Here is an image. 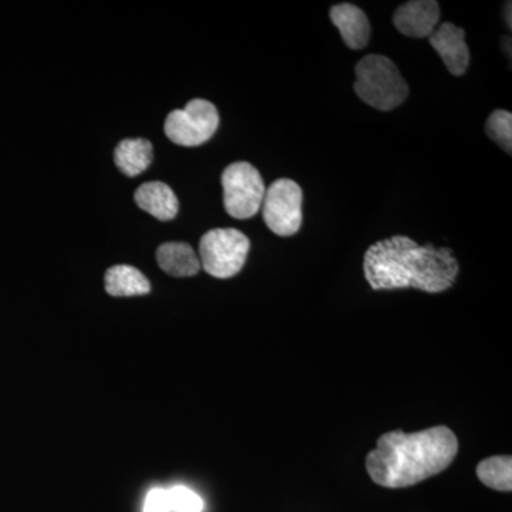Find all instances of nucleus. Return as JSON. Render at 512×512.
I'll return each mask as SVG.
<instances>
[{
    "label": "nucleus",
    "mask_w": 512,
    "mask_h": 512,
    "mask_svg": "<svg viewBox=\"0 0 512 512\" xmlns=\"http://www.w3.org/2000/svg\"><path fill=\"white\" fill-rule=\"evenodd\" d=\"M144 512H171L168 491L163 488L151 490L144 503Z\"/></svg>",
    "instance_id": "nucleus-18"
},
{
    "label": "nucleus",
    "mask_w": 512,
    "mask_h": 512,
    "mask_svg": "<svg viewBox=\"0 0 512 512\" xmlns=\"http://www.w3.org/2000/svg\"><path fill=\"white\" fill-rule=\"evenodd\" d=\"M168 491V498H170L171 511L175 512H201L202 500L194 491L185 487H174Z\"/></svg>",
    "instance_id": "nucleus-17"
},
{
    "label": "nucleus",
    "mask_w": 512,
    "mask_h": 512,
    "mask_svg": "<svg viewBox=\"0 0 512 512\" xmlns=\"http://www.w3.org/2000/svg\"><path fill=\"white\" fill-rule=\"evenodd\" d=\"M440 5L434 0H413L394 12L393 23L402 35L429 39L439 26Z\"/></svg>",
    "instance_id": "nucleus-8"
},
{
    "label": "nucleus",
    "mask_w": 512,
    "mask_h": 512,
    "mask_svg": "<svg viewBox=\"0 0 512 512\" xmlns=\"http://www.w3.org/2000/svg\"><path fill=\"white\" fill-rule=\"evenodd\" d=\"M458 453V440L446 426L407 434L390 431L377 440L366 457V468L376 484L404 488L446 470Z\"/></svg>",
    "instance_id": "nucleus-2"
},
{
    "label": "nucleus",
    "mask_w": 512,
    "mask_h": 512,
    "mask_svg": "<svg viewBox=\"0 0 512 512\" xmlns=\"http://www.w3.org/2000/svg\"><path fill=\"white\" fill-rule=\"evenodd\" d=\"M330 20L339 29L345 45L352 50L365 49L370 40V23L366 13L350 3H340L330 9Z\"/></svg>",
    "instance_id": "nucleus-10"
},
{
    "label": "nucleus",
    "mask_w": 512,
    "mask_h": 512,
    "mask_svg": "<svg viewBox=\"0 0 512 512\" xmlns=\"http://www.w3.org/2000/svg\"><path fill=\"white\" fill-rule=\"evenodd\" d=\"M104 286L109 295L117 298L147 295L151 291L147 276L130 265L111 266L104 276Z\"/></svg>",
    "instance_id": "nucleus-13"
},
{
    "label": "nucleus",
    "mask_w": 512,
    "mask_h": 512,
    "mask_svg": "<svg viewBox=\"0 0 512 512\" xmlns=\"http://www.w3.org/2000/svg\"><path fill=\"white\" fill-rule=\"evenodd\" d=\"M220 126L217 107L208 100H191L183 110H174L165 120V136L183 147H198L211 140Z\"/></svg>",
    "instance_id": "nucleus-6"
},
{
    "label": "nucleus",
    "mask_w": 512,
    "mask_h": 512,
    "mask_svg": "<svg viewBox=\"0 0 512 512\" xmlns=\"http://www.w3.org/2000/svg\"><path fill=\"white\" fill-rule=\"evenodd\" d=\"M134 200L141 210L153 215L160 221H171L178 214V200L174 191L161 181H151L140 185L134 194Z\"/></svg>",
    "instance_id": "nucleus-11"
},
{
    "label": "nucleus",
    "mask_w": 512,
    "mask_h": 512,
    "mask_svg": "<svg viewBox=\"0 0 512 512\" xmlns=\"http://www.w3.org/2000/svg\"><path fill=\"white\" fill-rule=\"evenodd\" d=\"M429 42L453 76H463L467 72L470 66V49L464 29L450 22L441 23L429 37Z\"/></svg>",
    "instance_id": "nucleus-9"
},
{
    "label": "nucleus",
    "mask_w": 512,
    "mask_h": 512,
    "mask_svg": "<svg viewBox=\"0 0 512 512\" xmlns=\"http://www.w3.org/2000/svg\"><path fill=\"white\" fill-rule=\"evenodd\" d=\"M355 92L373 109L392 111L406 101L409 86L389 57L369 55L356 64Z\"/></svg>",
    "instance_id": "nucleus-3"
},
{
    "label": "nucleus",
    "mask_w": 512,
    "mask_h": 512,
    "mask_svg": "<svg viewBox=\"0 0 512 512\" xmlns=\"http://www.w3.org/2000/svg\"><path fill=\"white\" fill-rule=\"evenodd\" d=\"M117 168L127 177H137L147 170L153 161V146L146 138L123 140L114 151Z\"/></svg>",
    "instance_id": "nucleus-14"
},
{
    "label": "nucleus",
    "mask_w": 512,
    "mask_h": 512,
    "mask_svg": "<svg viewBox=\"0 0 512 512\" xmlns=\"http://www.w3.org/2000/svg\"><path fill=\"white\" fill-rule=\"evenodd\" d=\"M488 137L495 141L505 153L512 151V114L510 111L495 110L485 124Z\"/></svg>",
    "instance_id": "nucleus-16"
},
{
    "label": "nucleus",
    "mask_w": 512,
    "mask_h": 512,
    "mask_svg": "<svg viewBox=\"0 0 512 512\" xmlns=\"http://www.w3.org/2000/svg\"><path fill=\"white\" fill-rule=\"evenodd\" d=\"M363 271L375 291L414 288L441 293L456 284L460 265L450 248L420 247L412 238L394 235L367 249Z\"/></svg>",
    "instance_id": "nucleus-1"
},
{
    "label": "nucleus",
    "mask_w": 512,
    "mask_h": 512,
    "mask_svg": "<svg viewBox=\"0 0 512 512\" xmlns=\"http://www.w3.org/2000/svg\"><path fill=\"white\" fill-rule=\"evenodd\" d=\"M477 476L481 483L497 491L512 490L511 456L485 458L477 466Z\"/></svg>",
    "instance_id": "nucleus-15"
},
{
    "label": "nucleus",
    "mask_w": 512,
    "mask_h": 512,
    "mask_svg": "<svg viewBox=\"0 0 512 512\" xmlns=\"http://www.w3.org/2000/svg\"><path fill=\"white\" fill-rule=\"evenodd\" d=\"M507 10H508V20H507V22H508V26H510V28H511V3H508Z\"/></svg>",
    "instance_id": "nucleus-19"
},
{
    "label": "nucleus",
    "mask_w": 512,
    "mask_h": 512,
    "mask_svg": "<svg viewBox=\"0 0 512 512\" xmlns=\"http://www.w3.org/2000/svg\"><path fill=\"white\" fill-rule=\"evenodd\" d=\"M225 211L235 220H248L261 211L265 183L254 165L239 161L228 165L221 177Z\"/></svg>",
    "instance_id": "nucleus-5"
},
{
    "label": "nucleus",
    "mask_w": 512,
    "mask_h": 512,
    "mask_svg": "<svg viewBox=\"0 0 512 512\" xmlns=\"http://www.w3.org/2000/svg\"><path fill=\"white\" fill-rule=\"evenodd\" d=\"M251 241L235 228L211 229L200 241V262L208 275L228 279L247 262Z\"/></svg>",
    "instance_id": "nucleus-4"
},
{
    "label": "nucleus",
    "mask_w": 512,
    "mask_h": 512,
    "mask_svg": "<svg viewBox=\"0 0 512 512\" xmlns=\"http://www.w3.org/2000/svg\"><path fill=\"white\" fill-rule=\"evenodd\" d=\"M157 262L165 274L175 278H187L200 272L201 262L190 244L167 242L157 251Z\"/></svg>",
    "instance_id": "nucleus-12"
},
{
    "label": "nucleus",
    "mask_w": 512,
    "mask_h": 512,
    "mask_svg": "<svg viewBox=\"0 0 512 512\" xmlns=\"http://www.w3.org/2000/svg\"><path fill=\"white\" fill-rule=\"evenodd\" d=\"M303 192L298 183L281 178L266 188L262 215L266 227L279 237H292L301 229Z\"/></svg>",
    "instance_id": "nucleus-7"
}]
</instances>
